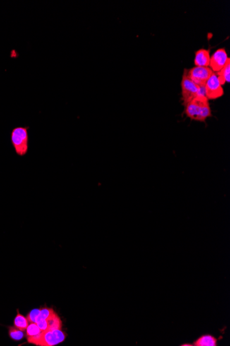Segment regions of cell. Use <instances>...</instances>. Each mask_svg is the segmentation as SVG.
Returning <instances> with one entry per match:
<instances>
[{
	"label": "cell",
	"instance_id": "obj_1",
	"mask_svg": "<svg viewBox=\"0 0 230 346\" xmlns=\"http://www.w3.org/2000/svg\"><path fill=\"white\" fill-rule=\"evenodd\" d=\"M185 113L188 118L196 121L205 122L212 115L209 101L205 96H198L185 105Z\"/></svg>",
	"mask_w": 230,
	"mask_h": 346
},
{
	"label": "cell",
	"instance_id": "obj_2",
	"mask_svg": "<svg viewBox=\"0 0 230 346\" xmlns=\"http://www.w3.org/2000/svg\"><path fill=\"white\" fill-rule=\"evenodd\" d=\"M181 96L183 105L198 96H205L204 87H199L190 78L188 69H184L181 80Z\"/></svg>",
	"mask_w": 230,
	"mask_h": 346
},
{
	"label": "cell",
	"instance_id": "obj_3",
	"mask_svg": "<svg viewBox=\"0 0 230 346\" xmlns=\"http://www.w3.org/2000/svg\"><path fill=\"white\" fill-rule=\"evenodd\" d=\"M29 127H18L11 132V143L15 153L20 156H25L29 151Z\"/></svg>",
	"mask_w": 230,
	"mask_h": 346
},
{
	"label": "cell",
	"instance_id": "obj_4",
	"mask_svg": "<svg viewBox=\"0 0 230 346\" xmlns=\"http://www.w3.org/2000/svg\"><path fill=\"white\" fill-rule=\"evenodd\" d=\"M204 89H205V97L208 101L218 99L224 95L223 86L220 83L216 73H213L209 77L204 87Z\"/></svg>",
	"mask_w": 230,
	"mask_h": 346
},
{
	"label": "cell",
	"instance_id": "obj_5",
	"mask_svg": "<svg viewBox=\"0 0 230 346\" xmlns=\"http://www.w3.org/2000/svg\"><path fill=\"white\" fill-rule=\"evenodd\" d=\"M214 73L209 67H195L188 70L190 78L199 87H205L209 77Z\"/></svg>",
	"mask_w": 230,
	"mask_h": 346
},
{
	"label": "cell",
	"instance_id": "obj_6",
	"mask_svg": "<svg viewBox=\"0 0 230 346\" xmlns=\"http://www.w3.org/2000/svg\"><path fill=\"white\" fill-rule=\"evenodd\" d=\"M66 339V334L61 330H46L42 332V339L39 346H53L62 343Z\"/></svg>",
	"mask_w": 230,
	"mask_h": 346
},
{
	"label": "cell",
	"instance_id": "obj_7",
	"mask_svg": "<svg viewBox=\"0 0 230 346\" xmlns=\"http://www.w3.org/2000/svg\"><path fill=\"white\" fill-rule=\"evenodd\" d=\"M229 57L224 48L216 50L210 57L209 67L214 73H217L225 66Z\"/></svg>",
	"mask_w": 230,
	"mask_h": 346
},
{
	"label": "cell",
	"instance_id": "obj_8",
	"mask_svg": "<svg viewBox=\"0 0 230 346\" xmlns=\"http://www.w3.org/2000/svg\"><path fill=\"white\" fill-rule=\"evenodd\" d=\"M210 57L209 50L201 49L196 51L195 67H209Z\"/></svg>",
	"mask_w": 230,
	"mask_h": 346
},
{
	"label": "cell",
	"instance_id": "obj_9",
	"mask_svg": "<svg viewBox=\"0 0 230 346\" xmlns=\"http://www.w3.org/2000/svg\"><path fill=\"white\" fill-rule=\"evenodd\" d=\"M217 75L220 83L221 85H224L226 82H230V58H228L225 66L221 69V70L216 73Z\"/></svg>",
	"mask_w": 230,
	"mask_h": 346
},
{
	"label": "cell",
	"instance_id": "obj_10",
	"mask_svg": "<svg viewBox=\"0 0 230 346\" xmlns=\"http://www.w3.org/2000/svg\"><path fill=\"white\" fill-rule=\"evenodd\" d=\"M195 346H216L217 339L211 335H202L194 343Z\"/></svg>",
	"mask_w": 230,
	"mask_h": 346
},
{
	"label": "cell",
	"instance_id": "obj_11",
	"mask_svg": "<svg viewBox=\"0 0 230 346\" xmlns=\"http://www.w3.org/2000/svg\"><path fill=\"white\" fill-rule=\"evenodd\" d=\"M49 330H61L62 323L56 311L47 319Z\"/></svg>",
	"mask_w": 230,
	"mask_h": 346
},
{
	"label": "cell",
	"instance_id": "obj_12",
	"mask_svg": "<svg viewBox=\"0 0 230 346\" xmlns=\"http://www.w3.org/2000/svg\"><path fill=\"white\" fill-rule=\"evenodd\" d=\"M18 314L15 316L14 319V326L15 328H18L19 330L22 331H25L28 327L29 322L27 317L20 314V311L18 310Z\"/></svg>",
	"mask_w": 230,
	"mask_h": 346
},
{
	"label": "cell",
	"instance_id": "obj_13",
	"mask_svg": "<svg viewBox=\"0 0 230 346\" xmlns=\"http://www.w3.org/2000/svg\"><path fill=\"white\" fill-rule=\"evenodd\" d=\"M8 335H9L10 338L13 339V341H15V342L21 341L22 339L25 338L24 331L19 330L18 328H15V326L8 327Z\"/></svg>",
	"mask_w": 230,
	"mask_h": 346
},
{
	"label": "cell",
	"instance_id": "obj_14",
	"mask_svg": "<svg viewBox=\"0 0 230 346\" xmlns=\"http://www.w3.org/2000/svg\"><path fill=\"white\" fill-rule=\"evenodd\" d=\"M55 312L53 308L44 307L39 309V314L37 321L41 319L47 320Z\"/></svg>",
	"mask_w": 230,
	"mask_h": 346
},
{
	"label": "cell",
	"instance_id": "obj_15",
	"mask_svg": "<svg viewBox=\"0 0 230 346\" xmlns=\"http://www.w3.org/2000/svg\"><path fill=\"white\" fill-rule=\"evenodd\" d=\"M26 330H27V337L37 335L42 332L36 323H30Z\"/></svg>",
	"mask_w": 230,
	"mask_h": 346
},
{
	"label": "cell",
	"instance_id": "obj_16",
	"mask_svg": "<svg viewBox=\"0 0 230 346\" xmlns=\"http://www.w3.org/2000/svg\"><path fill=\"white\" fill-rule=\"evenodd\" d=\"M39 314V309H34L29 312L27 318L29 323H37Z\"/></svg>",
	"mask_w": 230,
	"mask_h": 346
},
{
	"label": "cell",
	"instance_id": "obj_17",
	"mask_svg": "<svg viewBox=\"0 0 230 346\" xmlns=\"http://www.w3.org/2000/svg\"><path fill=\"white\" fill-rule=\"evenodd\" d=\"M42 332L38 334V335L32 336V337H27V342L29 344H34V345L39 346V342H40L41 339H42Z\"/></svg>",
	"mask_w": 230,
	"mask_h": 346
},
{
	"label": "cell",
	"instance_id": "obj_18",
	"mask_svg": "<svg viewBox=\"0 0 230 346\" xmlns=\"http://www.w3.org/2000/svg\"><path fill=\"white\" fill-rule=\"evenodd\" d=\"M36 323H37V325H38L39 329H40L41 331L42 332H45L46 330H49V325H48L47 320H39V321Z\"/></svg>",
	"mask_w": 230,
	"mask_h": 346
}]
</instances>
